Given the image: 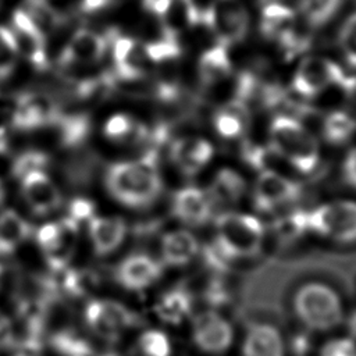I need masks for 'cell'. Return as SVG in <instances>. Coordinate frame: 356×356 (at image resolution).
<instances>
[{"mask_svg":"<svg viewBox=\"0 0 356 356\" xmlns=\"http://www.w3.org/2000/svg\"><path fill=\"white\" fill-rule=\"evenodd\" d=\"M49 343L60 356H92L95 352V346L70 327L53 331Z\"/></svg>","mask_w":356,"mask_h":356,"instance_id":"32","label":"cell"},{"mask_svg":"<svg viewBox=\"0 0 356 356\" xmlns=\"http://www.w3.org/2000/svg\"><path fill=\"white\" fill-rule=\"evenodd\" d=\"M163 266L146 253H132L117 266L115 280L128 291H145L161 278Z\"/></svg>","mask_w":356,"mask_h":356,"instance_id":"14","label":"cell"},{"mask_svg":"<svg viewBox=\"0 0 356 356\" xmlns=\"http://www.w3.org/2000/svg\"><path fill=\"white\" fill-rule=\"evenodd\" d=\"M8 150V136L4 127H0V154L7 153Z\"/></svg>","mask_w":356,"mask_h":356,"instance_id":"47","label":"cell"},{"mask_svg":"<svg viewBox=\"0 0 356 356\" xmlns=\"http://www.w3.org/2000/svg\"><path fill=\"white\" fill-rule=\"evenodd\" d=\"M171 339L161 330H145L136 339L135 356H171Z\"/></svg>","mask_w":356,"mask_h":356,"instance_id":"34","label":"cell"},{"mask_svg":"<svg viewBox=\"0 0 356 356\" xmlns=\"http://www.w3.org/2000/svg\"><path fill=\"white\" fill-rule=\"evenodd\" d=\"M302 193L300 185L274 170L260 171L253 186V204L261 213H273L293 203Z\"/></svg>","mask_w":356,"mask_h":356,"instance_id":"10","label":"cell"},{"mask_svg":"<svg viewBox=\"0 0 356 356\" xmlns=\"http://www.w3.org/2000/svg\"><path fill=\"white\" fill-rule=\"evenodd\" d=\"M104 186L108 195L129 209L152 206L163 192V178L154 152L139 159L111 163L104 171Z\"/></svg>","mask_w":356,"mask_h":356,"instance_id":"1","label":"cell"},{"mask_svg":"<svg viewBox=\"0 0 356 356\" xmlns=\"http://www.w3.org/2000/svg\"><path fill=\"white\" fill-rule=\"evenodd\" d=\"M58 114V108L49 99L35 95H22L13 111L11 125L19 131H33L53 125Z\"/></svg>","mask_w":356,"mask_h":356,"instance_id":"18","label":"cell"},{"mask_svg":"<svg viewBox=\"0 0 356 356\" xmlns=\"http://www.w3.org/2000/svg\"><path fill=\"white\" fill-rule=\"evenodd\" d=\"M234 70L228 47L214 43L202 51L197 58V75L203 85L213 86L231 76Z\"/></svg>","mask_w":356,"mask_h":356,"instance_id":"24","label":"cell"},{"mask_svg":"<svg viewBox=\"0 0 356 356\" xmlns=\"http://www.w3.org/2000/svg\"><path fill=\"white\" fill-rule=\"evenodd\" d=\"M159 18L163 32L178 38L202 22V11L195 0H146Z\"/></svg>","mask_w":356,"mask_h":356,"instance_id":"12","label":"cell"},{"mask_svg":"<svg viewBox=\"0 0 356 356\" xmlns=\"http://www.w3.org/2000/svg\"><path fill=\"white\" fill-rule=\"evenodd\" d=\"M318 356H356V341L349 337H338L327 341Z\"/></svg>","mask_w":356,"mask_h":356,"instance_id":"40","label":"cell"},{"mask_svg":"<svg viewBox=\"0 0 356 356\" xmlns=\"http://www.w3.org/2000/svg\"><path fill=\"white\" fill-rule=\"evenodd\" d=\"M307 231L339 243L356 242V202L338 199L306 211Z\"/></svg>","mask_w":356,"mask_h":356,"instance_id":"5","label":"cell"},{"mask_svg":"<svg viewBox=\"0 0 356 356\" xmlns=\"http://www.w3.org/2000/svg\"><path fill=\"white\" fill-rule=\"evenodd\" d=\"M136 314L113 299H95L85 307V323L90 332L111 345L136 324Z\"/></svg>","mask_w":356,"mask_h":356,"instance_id":"7","label":"cell"},{"mask_svg":"<svg viewBox=\"0 0 356 356\" xmlns=\"http://www.w3.org/2000/svg\"><path fill=\"white\" fill-rule=\"evenodd\" d=\"M13 254H14V250H10L3 245H0V274H3L11 266Z\"/></svg>","mask_w":356,"mask_h":356,"instance_id":"46","label":"cell"},{"mask_svg":"<svg viewBox=\"0 0 356 356\" xmlns=\"http://www.w3.org/2000/svg\"><path fill=\"white\" fill-rule=\"evenodd\" d=\"M350 330L356 335V314H353V317L350 318Z\"/></svg>","mask_w":356,"mask_h":356,"instance_id":"49","label":"cell"},{"mask_svg":"<svg viewBox=\"0 0 356 356\" xmlns=\"http://www.w3.org/2000/svg\"><path fill=\"white\" fill-rule=\"evenodd\" d=\"M168 156L177 171L184 177L192 178L211 163L214 146L202 136H182L171 143Z\"/></svg>","mask_w":356,"mask_h":356,"instance_id":"11","label":"cell"},{"mask_svg":"<svg viewBox=\"0 0 356 356\" xmlns=\"http://www.w3.org/2000/svg\"><path fill=\"white\" fill-rule=\"evenodd\" d=\"M214 231V243L231 261L257 256L266 234L263 222L256 216L232 210L216 217Z\"/></svg>","mask_w":356,"mask_h":356,"instance_id":"3","label":"cell"},{"mask_svg":"<svg viewBox=\"0 0 356 356\" xmlns=\"http://www.w3.org/2000/svg\"><path fill=\"white\" fill-rule=\"evenodd\" d=\"M60 134V142L65 147H76L85 142L90 131L86 114H58L53 124Z\"/></svg>","mask_w":356,"mask_h":356,"instance_id":"31","label":"cell"},{"mask_svg":"<svg viewBox=\"0 0 356 356\" xmlns=\"http://www.w3.org/2000/svg\"><path fill=\"white\" fill-rule=\"evenodd\" d=\"M191 337L200 352L221 355L232 345L234 328L218 312L207 309L192 317Z\"/></svg>","mask_w":356,"mask_h":356,"instance_id":"9","label":"cell"},{"mask_svg":"<svg viewBox=\"0 0 356 356\" xmlns=\"http://www.w3.org/2000/svg\"><path fill=\"white\" fill-rule=\"evenodd\" d=\"M4 197H6V189H4L3 181L0 179V204L4 202Z\"/></svg>","mask_w":356,"mask_h":356,"instance_id":"48","label":"cell"},{"mask_svg":"<svg viewBox=\"0 0 356 356\" xmlns=\"http://www.w3.org/2000/svg\"><path fill=\"white\" fill-rule=\"evenodd\" d=\"M11 31L14 33L19 56L26 58L35 68L46 70L49 65L46 36L31 21L22 8L14 11Z\"/></svg>","mask_w":356,"mask_h":356,"instance_id":"15","label":"cell"},{"mask_svg":"<svg viewBox=\"0 0 356 356\" xmlns=\"http://www.w3.org/2000/svg\"><path fill=\"white\" fill-rule=\"evenodd\" d=\"M108 47V39L92 29H78L65 44L60 63L64 65H90L100 61Z\"/></svg>","mask_w":356,"mask_h":356,"instance_id":"17","label":"cell"},{"mask_svg":"<svg viewBox=\"0 0 356 356\" xmlns=\"http://www.w3.org/2000/svg\"><path fill=\"white\" fill-rule=\"evenodd\" d=\"M49 163H50V157L44 152L36 150V149L25 150L14 159L11 164V174L14 178L21 179L29 172L44 171Z\"/></svg>","mask_w":356,"mask_h":356,"instance_id":"36","label":"cell"},{"mask_svg":"<svg viewBox=\"0 0 356 356\" xmlns=\"http://www.w3.org/2000/svg\"><path fill=\"white\" fill-rule=\"evenodd\" d=\"M199 249V242L189 229H171L160 241L161 263L170 267L186 266L197 256Z\"/></svg>","mask_w":356,"mask_h":356,"instance_id":"22","label":"cell"},{"mask_svg":"<svg viewBox=\"0 0 356 356\" xmlns=\"http://www.w3.org/2000/svg\"><path fill=\"white\" fill-rule=\"evenodd\" d=\"M249 125V110L243 100L234 99L222 104L213 115V127L224 139L241 138Z\"/></svg>","mask_w":356,"mask_h":356,"instance_id":"25","label":"cell"},{"mask_svg":"<svg viewBox=\"0 0 356 356\" xmlns=\"http://www.w3.org/2000/svg\"><path fill=\"white\" fill-rule=\"evenodd\" d=\"M342 178L346 185L356 189V146L350 147L342 163Z\"/></svg>","mask_w":356,"mask_h":356,"instance_id":"44","label":"cell"},{"mask_svg":"<svg viewBox=\"0 0 356 356\" xmlns=\"http://www.w3.org/2000/svg\"><path fill=\"white\" fill-rule=\"evenodd\" d=\"M300 22L295 8L280 0H270L264 4L260 14V32L263 38L277 46L286 39Z\"/></svg>","mask_w":356,"mask_h":356,"instance_id":"20","label":"cell"},{"mask_svg":"<svg viewBox=\"0 0 356 356\" xmlns=\"http://www.w3.org/2000/svg\"><path fill=\"white\" fill-rule=\"evenodd\" d=\"M114 70L122 81L140 79L149 65L143 44L131 36H117L113 42Z\"/></svg>","mask_w":356,"mask_h":356,"instance_id":"19","label":"cell"},{"mask_svg":"<svg viewBox=\"0 0 356 356\" xmlns=\"http://www.w3.org/2000/svg\"><path fill=\"white\" fill-rule=\"evenodd\" d=\"M202 22L216 42L227 47L242 42L250 28V15L241 0H213L202 11Z\"/></svg>","mask_w":356,"mask_h":356,"instance_id":"6","label":"cell"},{"mask_svg":"<svg viewBox=\"0 0 356 356\" xmlns=\"http://www.w3.org/2000/svg\"><path fill=\"white\" fill-rule=\"evenodd\" d=\"M346 81L342 68L328 57L307 56L296 65L291 86L299 96L313 97Z\"/></svg>","mask_w":356,"mask_h":356,"instance_id":"8","label":"cell"},{"mask_svg":"<svg viewBox=\"0 0 356 356\" xmlns=\"http://www.w3.org/2000/svg\"><path fill=\"white\" fill-rule=\"evenodd\" d=\"M61 235V222H47L44 225H42L38 231H36V242L39 245V248L42 249L43 253H47L49 250H51Z\"/></svg>","mask_w":356,"mask_h":356,"instance_id":"41","label":"cell"},{"mask_svg":"<svg viewBox=\"0 0 356 356\" xmlns=\"http://www.w3.org/2000/svg\"><path fill=\"white\" fill-rule=\"evenodd\" d=\"M242 356H285V342L280 330L267 323L252 324L242 342Z\"/></svg>","mask_w":356,"mask_h":356,"instance_id":"23","label":"cell"},{"mask_svg":"<svg viewBox=\"0 0 356 356\" xmlns=\"http://www.w3.org/2000/svg\"><path fill=\"white\" fill-rule=\"evenodd\" d=\"M93 216H95V206L88 199L76 197L68 206L67 218H70L71 221H74L78 225L82 221H86V220L89 221Z\"/></svg>","mask_w":356,"mask_h":356,"instance_id":"42","label":"cell"},{"mask_svg":"<svg viewBox=\"0 0 356 356\" xmlns=\"http://www.w3.org/2000/svg\"><path fill=\"white\" fill-rule=\"evenodd\" d=\"M275 228L278 234L285 239L300 236L303 232L307 231L306 211H293L286 214L285 217H281L275 222Z\"/></svg>","mask_w":356,"mask_h":356,"instance_id":"39","label":"cell"},{"mask_svg":"<svg viewBox=\"0 0 356 356\" xmlns=\"http://www.w3.org/2000/svg\"><path fill=\"white\" fill-rule=\"evenodd\" d=\"M193 302L188 291L174 288L161 293L154 302L153 310L160 321L170 325L182 324L192 313Z\"/></svg>","mask_w":356,"mask_h":356,"instance_id":"26","label":"cell"},{"mask_svg":"<svg viewBox=\"0 0 356 356\" xmlns=\"http://www.w3.org/2000/svg\"><path fill=\"white\" fill-rule=\"evenodd\" d=\"M32 234V224L17 211L6 209L0 213V245L4 248L15 250L17 246L28 241Z\"/></svg>","mask_w":356,"mask_h":356,"instance_id":"30","label":"cell"},{"mask_svg":"<svg viewBox=\"0 0 356 356\" xmlns=\"http://www.w3.org/2000/svg\"><path fill=\"white\" fill-rule=\"evenodd\" d=\"M19 181L22 197L36 216H47L61 206L63 195L46 171L29 172Z\"/></svg>","mask_w":356,"mask_h":356,"instance_id":"16","label":"cell"},{"mask_svg":"<svg viewBox=\"0 0 356 356\" xmlns=\"http://www.w3.org/2000/svg\"><path fill=\"white\" fill-rule=\"evenodd\" d=\"M1 1H3V0H0V3H1Z\"/></svg>","mask_w":356,"mask_h":356,"instance_id":"50","label":"cell"},{"mask_svg":"<svg viewBox=\"0 0 356 356\" xmlns=\"http://www.w3.org/2000/svg\"><path fill=\"white\" fill-rule=\"evenodd\" d=\"M214 203L206 189L186 185L174 192L171 200L172 216L188 227H200L213 217Z\"/></svg>","mask_w":356,"mask_h":356,"instance_id":"13","label":"cell"},{"mask_svg":"<svg viewBox=\"0 0 356 356\" xmlns=\"http://www.w3.org/2000/svg\"><path fill=\"white\" fill-rule=\"evenodd\" d=\"M206 191L214 204H235L245 196L246 181L236 170L222 167L217 170Z\"/></svg>","mask_w":356,"mask_h":356,"instance_id":"27","label":"cell"},{"mask_svg":"<svg viewBox=\"0 0 356 356\" xmlns=\"http://www.w3.org/2000/svg\"><path fill=\"white\" fill-rule=\"evenodd\" d=\"M343 0H299L296 13L309 29L325 26L341 10Z\"/></svg>","mask_w":356,"mask_h":356,"instance_id":"29","label":"cell"},{"mask_svg":"<svg viewBox=\"0 0 356 356\" xmlns=\"http://www.w3.org/2000/svg\"><path fill=\"white\" fill-rule=\"evenodd\" d=\"M299 321L313 331H330L343 321V305L335 289L318 281L300 285L292 299Z\"/></svg>","mask_w":356,"mask_h":356,"instance_id":"4","label":"cell"},{"mask_svg":"<svg viewBox=\"0 0 356 356\" xmlns=\"http://www.w3.org/2000/svg\"><path fill=\"white\" fill-rule=\"evenodd\" d=\"M18 57L19 53L11 28L0 25V79L13 74Z\"/></svg>","mask_w":356,"mask_h":356,"instance_id":"37","label":"cell"},{"mask_svg":"<svg viewBox=\"0 0 356 356\" xmlns=\"http://www.w3.org/2000/svg\"><path fill=\"white\" fill-rule=\"evenodd\" d=\"M15 339V327L11 320L0 310V352L10 350Z\"/></svg>","mask_w":356,"mask_h":356,"instance_id":"43","label":"cell"},{"mask_svg":"<svg viewBox=\"0 0 356 356\" xmlns=\"http://www.w3.org/2000/svg\"><path fill=\"white\" fill-rule=\"evenodd\" d=\"M268 147L300 174H312L320 164V143L298 118L275 115L268 128Z\"/></svg>","mask_w":356,"mask_h":356,"instance_id":"2","label":"cell"},{"mask_svg":"<svg viewBox=\"0 0 356 356\" xmlns=\"http://www.w3.org/2000/svg\"><path fill=\"white\" fill-rule=\"evenodd\" d=\"M128 225L117 216H93L89 220V238L97 256L115 252L127 236Z\"/></svg>","mask_w":356,"mask_h":356,"instance_id":"21","label":"cell"},{"mask_svg":"<svg viewBox=\"0 0 356 356\" xmlns=\"http://www.w3.org/2000/svg\"><path fill=\"white\" fill-rule=\"evenodd\" d=\"M22 10L44 36L60 24L58 13L47 0H25Z\"/></svg>","mask_w":356,"mask_h":356,"instance_id":"35","label":"cell"},{"mask_svg":"<svg viewBox=\"0 0 356 356\" xmlns=\"http://www.w3.org/2000/svg\"><path fill=\"white\" fill-rule=\"evenodd\" d=\"M103 132L107 139L117 143H132L146 139L147 129L129 114H113L104 124Z\"/></svg>","mask_w":356,"mask_h":356,"instance_id":"28","label":"cell"},{"mask_svg":"<svg viewBox=\"0 0 356 356\" xmlns=\"http://www.w3.org/2000/svg\"><path fill=\"white\" fill-rule=\"evenodd\" d=\"M111 3V0H82L81 3V8L83 13L92 14L96 11L103 10L104 7H107Z\"/></svg>","mask_w":356,"mask_h":356,"instance_id":"45","label":"cell"},{"mask_svg":"<svg viewBox=\"0 0 356 356\" xmlns=\"http://www.w3.org/2000/svg\"><path fill=\"white\" fill-rule=\"evenodd\" d=\"M337 42L345 61L356 68V11L350 13L343 19L338 31Z\"/></svg>","mask_w":356,"mask_h":356,"instance_id":"38","label":"cell"},{"mask_svg":"<svg viewBox=\"0 0 356 356\" xmlns=\"http://www.w3.org/2000/svg\"><path fill=\"white\" fill-rule=\"evenodd\" d=\"M321 132L328 143L343 145L356 134V120L343 110L330 111L323 120Z\"/></svg>","mask_w":356,"mask_h":356,"instance_id":"33","label":"cell"}]
</instances>
